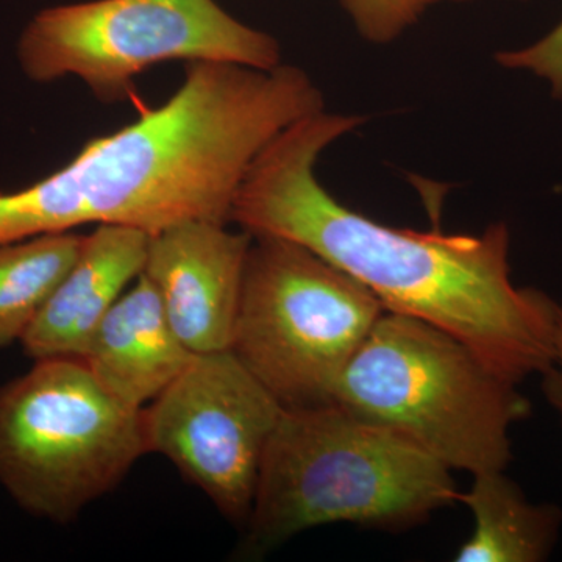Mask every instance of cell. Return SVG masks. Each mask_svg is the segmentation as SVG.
<instances>
[{"label":"cell","instance_id":"6da1fadb","mask_svg":"<svg viewBox=\"0 0 562 562\" xmlns=\"http://www.w3.org/2000/svg\"><path fill=\"white\" fill-rule=\"evenodd\" d=\"M364 121L324 110L284 128L251 162L231 222L250 236L301 244L360 281L386 312L450 333L509 382L541 375L552 362L560 303L513 283L505 222L480 235L391 227L322 187L321 155Z\"/></svg>","mask_w":562,"mask_h":562},{"label":"cell","instance_id":"7a4b0ae2","mask_svg":"<svg viewBox=\"0 0 562 562\" xmlns=\"http://www.w3.org/2000/svg\"><path fill=\"white\" fill-rule=\"evenodd\" d=\"M322 110L324 94L297 66L188 63L168 102L85 144L60 171L0 192V246L91 224L147 235L191 221L231 224L258 154Z\"/></svg>","mask_w":562,"mask_h":562},{"label":"cell","instance_id":"3957f363","mask_svg":"<svg viewBox=\"0 0 562 562\" xmlns=\"http://www.w3.org/2000/svg\"><path fill=\"white\" fill-rule=\"evenodd\" d=\"M450 472L335 403L284 408L262 458L247 543L262 552L330 524L408 530L460 502Z\"/></svg>","mask_w":562,"mask_h":562},{"label":"cell","instance_id":"277c9868","mask_svg":"<svg viewBox=\"0 0 562 562\" xmlns=\"http://www.w3.org/2000/svg\"><path fill=\"white\" fill-rule=\"evenodd\" d=\"M519 384L450 333L384 312L333 387L331 403L395 432L450 471H506L531 416Z\"/></svg>","mask_w":562,"mask_h":562},{"label":"cell","instance_id":"5b68a950","mask_svg":"<svg viewBox=\"0 0 562 562\" xmlns=\"http://www.w3.org/2000/svg\"><path fill=\"white\" fill-rule=\"evenodd\" d=\"M143 409L81 358L36 360L0 386V486L36 519L72 522L147 453Z\"/></svg>","mask_w":562,"mask_h":562},{"label":"cell","instance_id":"8992f818","mask_svg":"<svg viewBox=\"0 0 562 562\" xmlns=\"http://www.w3.org/2000/svg\"><path fill=\"white\" fill-rule=\"evenodd\" d=\"M384 312L301 244L251 236L231 350L284 408L324 405Z\"/></svg>","mask_w":562,"mask_h":562},{"label":"cell","instance_id":"52a82bcc","mask_svg":"<svg viewBox=\"0 0 562 562\" xmlns=\"http://www.w3.org/2000/svg\"><path fill=\"white\" fill-rule=\"evenodd\" d=\"M18 61L36 83L76 77L99 99L120 101L160 63L281 65L279 41L216 0H91L41 10L18 40Z\"/></svg>","mask_w":562,"mask_h":562},{"label":"cell","instance_id":"ba28073f","mask_svg":"<svg viewBox=\"0 0 562 562\" xmlns=\"http://www.w3.org/2000/svg\"><path fill=\"white\" fill-rule=\"evenodd\" d=\"M283 412L232 350L194 355L143 409L147 453L168 458L222 516L246 524Z\"/></svg>","mask_w":562,"mask_h":562},{"label":"cell","instance_id":"9c48e42d","mask_svg":"<svg viewBox=\"0 0 562 562\" xmlns=\"http://www.w3.org/2000/svg\"><path fill=\"white\" fill-rule=\"evenodd\" d=\"M250 244L249 233L209 221L150 235L143 276L192 353L231 350Z\"/></svg>","mask_w":562,"mask_h":562},{"label":"cell","instance_id":"30bf717a","mask_svg":"<svg viewBox=\"0 0 562 562\" xmlns=\"http://www.w3.org/2000/svg\"><path fill=\"white\" fill-rule=\"evenodd\" d=\"M150 235L124 225H98L79 258L21 339L33 361L83 358L103 317L146 265Z\"/></svg>","mask_w":562,"mask_h":562},{"label":"cell","instance_id":"8fae6325","mask_svg":"<svg viewBox=\"0 0 562 562\" xmlns=\"http://www.w3.org/2000/svg\"><path fill=\"white\" fill-rule=\"evenodd\" d=\"M158 292L146 276L121 295L85 351V364L110 394L146 408L190 364Z\"/></svg>","mask_w":562,"mask_h":562},{"label":"cell","instance_id":"7c38bea8","mask_svg":"<svg viewBox=\"0 0 562 562\" xmlns=\"http://www.w3.org/2000/svg\"><path fill=\"white\" fill-rule=\"evenodd\" d=\"M471 509L473 530L457 562H542L549 560L562 525L553 503L528 501L505 471L475 473L471 490L460 495Z\"/></svg>","mask_w":562,"mask_h":562},{"label":"cell","instance_id":"4fadbf2b","mask_svg":"<svg viewBox=\"0 0 562 562\" xmlns=\"http://www.w3.org/2000/svg\"><path fill=\"white\" fill-rule=\"evenodd\" d=\"M83 241L80 233L61 232L0 246V349L21 342Z\"/></svg>","mask_w":562,"mask_h":562},{"label":"cell","instance_id":"5bb4252c","mask_svg":"<svg viewBox=\"0 0 562 562\" xmlns=\"http://www.w3.org/2000/svg\"><path fill=\"white\" fill-rule=\"evenodd\" d=\"M358 33L372 44H390L424 16L425 11L443 2L472 0H339Z\"/></svg>","mask_w":562,"mask_h":562},{"label":"cell","instance_id":"9a60e30c","mask_svg":"<svg viewBox=\"0 0 562 562\" xmlns=\"http://www.w3.org/2000/svg\"><path fill=\"white\" fill-rule=\"evenodd\" d=\"M495 61L502 68L522 70L546 81L553 98L562 101V21L528 46L497 52Z\"/></svg>","mask_w":562,"mask_h":562},{"label":"cell","instance_id":"2e32d148","mask_svg":"<svg viewBox=\"0 0 562 562\" xmlns=\"http://www.w3.org/2000/svg\"><path fill=\"white\" fill-rule=\"evenodd\" d=\"M542 392L546 401L560 417L562 427V305L558 308L557 325H554V351L549 368L541 373Z\"/></svg>","mask_w":562,"mask_h":562},{"label":"cell","instance_id":"e0dca14e","mask_svg":"<svg viewBox=\"0 0 562 562\" xmlns=\"http://www.w3.org/2000/svg\"><path fill=\"white\" fill-rule=\"evenodd\" d=\"M520 2H525V0H520Z\"/></svg>","mask_w":562,"mask_h":562}]
</instances>
